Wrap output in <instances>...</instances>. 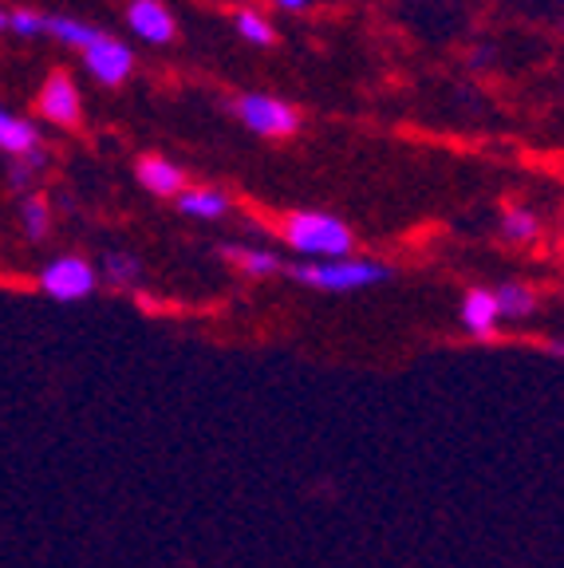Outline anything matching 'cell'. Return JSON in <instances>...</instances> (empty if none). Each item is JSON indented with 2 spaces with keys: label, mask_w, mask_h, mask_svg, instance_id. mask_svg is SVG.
<instances>
[{
  "label": "cell",
  "mask_w": 564,
  "mask_h": 568,
  "mask_svg": "<svg viewBox=\"0 0 564 568\" xmlns=\"http://www.w3.org/2000/svg\"><path fill=\"white\" fill-rule=\"evenodd\" d=\"M284 241L304 257H352L355 233L332 213H289L284 217Z\"/></svg>",
  "instance_id": "obj_1"
},
{
  "label": "cell",
  "mask_w": 564,
  "mask_h": 568,
  "mask_svg": "<svg viewBox=\"0 0 564 568\" xmlns=\"http://www.w3.org/2000/svg\"><path fill=\"white\" fill-rule=\"evenodd\" d=\"M289 276L316 288V293H355V288H367V284L391 281V268L375 265V261L324 257V261H309V265H292Z\"/></svg>",
  "instance_id": "obj_2"
},
{
  "label": "cell",
  "mask_w": 564,
  "mask_h": 568,
  "mask_svg": "<svg viewBox=\"0 0 564 568\" xmlns=\"http://www.w3.org/2000/svg\"><path fill=\"white\" fill-rule=\"evenodd\" d=\"M36 284H40V293H44L48 301L75 304V301H88V296L95 293L99 273L88 257H80V253H60V257H52L40 273H36Z\"/></svg>",
  "instance_id": "obj_3"
},
{
  "label": "cell",
  "mask_w": 564,
  "mask_h": 568,
  "mask_svg": "<svg viewBox=\"0 0 564 568\" xmlns=\"http://www.w3.org/2000/svg\"><path fill=\"white\" fill-rule=\"evenodd\" d=\"M36 115L44 119V123L60 126V131L80 126V119H83L80 83L71 80L63 68H52L48 71V80L40 83V91H36Z\"/></svg>",
  "instance_id": "obj_4"
},
{
  "label": "cell",
  "mask_w": 564,
  "mask_h": 568,
  "mask_svg": "<svg viewBox=\"0 0 564 568\" xmlns=\"http://www.w3.org/2000/svg\"><path fill=\"white\" fill-rule=\"evenodd\" d=\"M238 119L249 126V131L265 134V139H292L300 131V115L292 111L284 99H273V95H241L233 103Z\"/></svg>",
  "instance_id": "obj_5"
},
{
  "label": "cell",
  "mask_w": 564,
  "mask_h": 568,
  "mask_svg": "<svg viewBox=\"0 0 564 568\" xmlns=\"http://www.w3.org/2000/svg\"><path fill=\"white\" fill-rule=\"evenodd\" d=\"M80 55H83V68H88V75L95 83H103V88H119V83L131 80L134 52H131V44H123V40H115V36L99 32Z\"/></svg>",
  "instance_id": "obj_6"
},
{
  "label": "cell",
  "mask_w": 564,
  "mask_h": 568,
  "mask_svg": "<svg viewBox=\"0 0 564 568\" xmlns=\"http://www.w3.org/2000/svg\"><path fill=\"white\" fill-rule=\"evenodd\" d=\"M127 28L154 48L170 44V40L178 36L174 12H170L162 0H131V4H127Z\"/></svg>",
  "instance_id": "obj_7"
},
{
  "label": "cell",
  "mask_w": 564,
  "mask_h": 568,
  "mask_svg": "<svg viewBox=\"0 0 564 568\" xmlns=\"http://www.w3.org/2000/svg\"><path fill=\"white\" fill-rule=\"evenodd\" d=\"M134 178L154 197H178L185 190V170L178 162L162 159V154H142L139 166H134Z\"/></svg>",
  "instance_id": "obj_8"
},
{
  "label": "cell",
  "mask_w": 564,
  "mask_h": 568,
  "mask_svg": "<svg viewBox=\"0 0 564 568\" xmlns=\"http://www.w3.org/2000/svg\"><path fill=\"white\" fill-rule=\"evenodd\" d=\"M36 151H44L36 123L0 103V154H4V159H28V154H36Z\"/></svg>",
  "instance_id": "obj_9"
},
{
  "label": "cell",
  "mask_w": 564,
  "mask_h": 568,
  "mask_svg": "<svg viewBox=\"0 0 564 568\" xmlns=\"http://www.w3.org/2000/svg\"><path fill=\"white\" fill-rule=\"evenodd\" d=\"M497 320H502L497 296L490 293V288H470L466 301H462V324H466L470 336L490 339L497 332Z\"/></svg>",
  "instance_id": "obj_10"
},
{
  "label": "cell",
  "mask_w": 564,
  "mask_h": 568,
  "mask_svg": "<svg viewBox=\"0 0 564 568\" xmlns=\"http://www.w3.org/2000/svg\"><path fill=\"white\" fill-rule=\"evenodd\" d=\"M178 210H182L185 217L213 222V217H225V213H230V197L210 186H185L182 194H178Z\"/></svg>",
  "instance_id": "obj_11"
},
{
  "label": "cell",
  "mask_w": 564,
  "mask_h": 568,
  "mask_svg": "<svg viewBox=\"0 0 564 568\" xmlns=\"http://www.w3.org/2000/svg\"><path fill=\"white\" fill-rule=\"evenodd\" d=\"M44 36L48 40H56V44L63 48H88L91 40L99 36V28H91L88 20L80 17H63V12H52V17H44Z\"/></svg>",
  "instance_id": "obj_12"
},
{
  "label": "cell",
  "mask_w": 564,
  "mask_h": 568,
  "mask_svg": "<svg viewBox=\"0 0 564 568\" xmlns=\"http://www.w3.org/2000/svg\"><path fill=\"white\" fill-rule=\"evenodd\" d=\"M20 230H24L28 241H44L52 233V205H48L44 194H24L20 197Z\"/></svg>",
  "instance_id": "obj_13"
},
{
  "label": "cell",
  "mask_w": 564,
  "mask_h": 568,
  "mask_svg": "<svg viewBox=\"0 0 564 568\" xmlns=\"http://www.w3.org/2000/svg\"><path fill=\"white\" fill-rule=\"evenodd\" d=\"M99 273H103V281L111 284V288H119V293H127V288H134L142 276V265L134 253H119V248H111V253H103V265H99Z\"/></svg>",
  "instance_id": "obj_14"
},
{
  "label": "cell",
  "mask_w": 564,
  "mask_h": 568,
  "mask_svg": "<svg viewBox=\"0 0 564 568\" xmlns=\"http://www.w3.org/2000/svg\"><path fill=\"white\" fill-rule=\"evenodd\" d=\"M221 253H225V257H230L245 276H273V273H281V257H276V253H269V248L225 245Z\"/></svg>",
  "instance_id": "obj_15"
},
{
  "label": "cell",
  "mask_w": 564,
  "mask_h": 568,
  "mask_svg": "<svg viewBox=\"0 0 564 568\" xmlns=\"http://www.w3.org/2000/svg\"><path fill=\"white\" fill-rule=\"evenodd\" d=\"M44 162H48V154H44V151L28 154V159H12L9 174H4V182H9L12 194H17V197L32 194V190H36V178H40V170H44Z\"/></svg>",
  "instance_id": "obj_16"
},
{
  "label": "cell",
  "mask_w": 564,
  "mask_h": 568,
  "mask_svg": "<svg viewBox=\"0 0 564 568\" xmlns=\"http://www.w3.org/2000/svg\"><path fill=\"white\" fill-rule=\"evenodd\" d=\"M494 296H497V312L510 320H525L537 312V296H533V288H525V284H502Z\"/></svg>",
  "instance_id": "obj_17"
},
{
  "label": "cell",
  "mask_w": 564,
  "mask_h": 568,
  "mask_svg": "<svg viewBox=\"0 0 564 568\" xmlns=\"http://www.w3.org/2000/svg\"><path fill=\"white\" fill-rule=\"evenodd\" d=\"M541 233V217L525 205H510L502 213V237L505 241H533Z\"/></svg>",
  "instance_id": "obj_18"
},
{
  "label": "cell",
  "mask_w": 564,
  "mask_h": 568,
  "mask_svg": "<svg viewBox=\"0 0 564 568\" xmlns=\"http://www.w3.org/2000/svg\"><path fill=\"white\" fill-rule=\"evenodd\" d=\"M233 24H238L241 40H249V44H256V48H269V44H276V32H273V24H269V20L261 17V12H253V9L238 12V17H233Z\"/></svg>",
  "instance_id": "obj_19"
},
{
  "label": "cell",
  "mask_w": 564,
  "mask_h": 568,
  "mask_svg": "<svg viewBox=\"0 0 564 568\" xmlns=\"http://www.w3.org/2000/svg\"><path fill=\"white\" fill-rule=\"evenodd\" d=\"M4 32L17 36V40H40V36H44V12H36V9L4 12Z\"/></svg>",
  "instance_id": "obj_20"
},
{
  "label": "cell",
  "mask_w": 564,
  "mask_h": 568,
  "mask_svg": "<svg viewBox=\"0 0 564 568\" xmlns=\"http://www.w3.org/2000/svg\"><path fill=\"white\" fill-rule=\"evenodd\" d=\"M276 4H281V9H304L309 0H276Z\"/></svg>",
  "instance_id": "obj_21"
},
{
  "label": "cell",
  "mask_w": 564,
  "mask_h": 568,
  "mask_svg": "<svg viewBox=\"0 0 564 568\" xmlns=\"http://www.w3.org/2000/svg\"><path fill=\"white\" fill-rule=\"evenodd\" d=\"M0 32H4V9H0Z\"/></svg>",
  "instance_id": "obj_22"
}]
</instances>
